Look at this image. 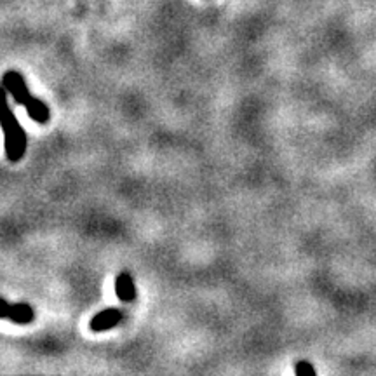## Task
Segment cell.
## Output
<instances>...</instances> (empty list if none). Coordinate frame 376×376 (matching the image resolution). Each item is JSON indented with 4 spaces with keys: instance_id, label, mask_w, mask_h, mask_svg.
<instances>
[{
    "instance_id": "6",
    "label": "cell",
    "mask_w": 376,
    "mask_h": 376,
    "mask_svg": "<svg viewBox=\"0 0 376 376\" xmlns=\"http://www.w3.org/2000/svg\"><path fill=\"white\" fill-rule=\"evenodd\" d=\"M24 108H27L28 115H30V117L33 119L35 122H40V124H44V122L49 121L47 105L42 103V101L37 100V98H30V100L24 103Z\"/></svg>"
},
{
    "instance_id": "7",
    "label": "cell",
    "mask_w": 376,
    "mask_h": 376,
    "mask_svg": "<svg viewBox=\"0 0 376 376\" xmlns=\"http://www.w3.org/2000/svg\"><path fill=\"white\" fill-rule=\"evenodd\" d=\"M294 373L298 376H303V375H315V370L312 368L310 363H307V361H301V363L296 364V368H294Z\"/></svg>"
},
{
    "instance_id": "1",
    "label": "cell",
    "mask_w": 376,
    "mask_h": 376,
    "mask_svg": "<svg viewBox=\"0 0 376 376\" xmlns=\"http://www.w3.org/2000/svg\"><path fill=\"white\" fill-rule=\"evenodd\" d=\"M2 128L3 133H6L7 157H9V160L16 163L23 157L24 150H27V135L21 129V126L17 124L16 117H14L9 108H6V112H3Z\"/></svg>"
},
{
    "instance_id": "3",
    "label": "cell",
    "mask_w": 376,
    "mask_h": 376,
    "mask_svg": "<svg viewBox=\"0 0 376 376\" xmlns=\"http://www.w3.org/2000/svg\"><path fill=\"white\" fill-rule=\"evenodd\" d=\"M0 315H2V319H10V321L17 322V324H28V322L33 321V310L27 303L9 305L6 300H2V312H0Z\"/></svg>"
},
{
    "instance_id": "5",
    "label": "cell",
    "mask_w": 376,
    "mask_h": 376,
    "mask_svg": "<svg viewBox=\"0 0 376 376\" xmlns=\"http://www.w3.org/2000/svg\"><path fill=\"white\" fill-rule=\"evenodd\" d=\"M115 289H117V296L122 301H133L136 296L135 291V283H133L131 276L129 273H121L117 277V283H115Z\"/></svg>"
},
{
    "instance_id": "2",
    "label": "cell",
    "mask_w": 376,
    "mask_h": 376,
    "mask_svg": "<svg viewBox=\"0 0 376 376\" xmlns=\"http://www.w3.org/2000/svg\"><path fill=\"white\" fill-rule=\"evenodd\" d=\"M2 84H3V87H6L7 91H9L10 96L14 98V101H16V103L24 105L31 98L30 93H28L27 86H24L23 77H21L20 73L7 72L6 75H3Z\"/></svg>"
},
{
    "instance_id": "4",
    "label": "cell",
    "mask_w": 376,
    "mask_h": 376,
    "mask_svg": "<svg viewBox=\"0 0 376 376\" xmlns=\"http://www.w3.org/2000/svg\"><path fill=\"white\" fill-rule=\"evenodd\" d=\"M121 312L115 310V308H108V310H103L91 321V329L93 331H107V329L115 328L121 322Z\"/></svg>"
}]
</instances>
